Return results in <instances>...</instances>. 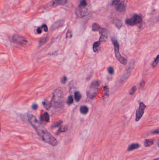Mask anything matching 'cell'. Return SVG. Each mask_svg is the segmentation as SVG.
Returning a JSON list of instances; mask_svg holds the SVG:
<instances>
[{"mask_svg":"<svg viewBox=\"0 0 159 160\" xmlns=\"http://www.w3.org/2000/svg\"><path fill=\"white\" fill-rule=\"evenodd\" d=\"M28 119L36 133L45 142L51 145L52 146H56L58 145L57 139L47 131L44 126L37 120L34 116L29 114L28 115Z\"/></svg>","mask_w":159,"mask_h":160,"instance_id":"cell-1","label":"cell"},{"mask_svg":"<svg viewBox=\"0 0 159 160\" xmlns=\"http://www.w3.org/2000/svg\"><path fill=\"white\" fill-rule=\"evenodd\" d=\"M52 102V104L56 108H59L63 105V94L61 88H59L55 90L53 95Z\"/></svg>","mask_w":159,"mask_h":160,"instance_id":"cell-2","label":"cell"},{"mask_svg":"<svg viewBox=\"0 0 159 160\" xmlns=\"http://www.w3.org/2000/svg\"><path fill=\"white\" fill-rule=\"evenodd\" d=\"M112 44L114 45V51H115V56L119 62L123 65H126L127 63V60L124 57H122L120 54L119 50V45L118 42L114 38H112Z\"/></svg>","mask_w":159,"mask_h":160,"instance_id":"cell-3","label":"cell"},{"mask_svg":"<svg viewBox=\"0 0 159 160\" xmlns=\"http://www.w3.org/2000/svg\"><path fill=\"white\" fill-rule=\"evenodd\" d=\"M99 82L98 81H95L91 84L89 90L87 92V95L89 98L93 99L95 96V92L99 86Z\"/></svg>","mask_w":159,"mask_h":160,"instance_id":"cell-4","label":"cell"},{"mask_svg":"<svg viewBox=\"0 0 159 160\" xmlns=\"http://www.w3.org/2000/svg\"><path fill=\"white\" fill-rule=\"evenodd\" d=\"M126 0H113L112 5L115 7L118 12L122 13L126 11V5L125 2Z\"/></svg>","mask_w":159,"mask_h":160,"instance_id":"cell-5","label":"cell"},{"mask_svg":"<svg viewBox=\"0 0 159 160\" xmlns=\"http://www.w3.org/2000/svg\"><path fill=\"white\" fill-rule=\"evenodd\" d=\"M12 41L13 42L15 43L16 44L23 46H26L29 42L27 38L16 35L13 36L12 37Z\"/></svg>","mask_w":159,"mask_h":160,"instance_id":"cell-6","label":"cell"},{"mask_svg":"<svg viewBox=\"0 0 159 160\" xmlns=\"http://www.w3.org/2000/svg\"><path fill=\"white\" fill-rule=\"evenodd\" d=\"M142 18L139 15H135L131 18L127 19L125 22L129 25H134L142 22Z\"/></svg>","mask_w":159,"mask_h":160,"instance_id":"cell-7","label":"cell"},{"mask_svg":"<svg viewBox=\"0 0 159 160\" xmlns=\"http://www.w3.org/2000/svg\"><path fill=\"white\" fill-rule=\"evenodd\" d=\"M146 108V106L145 104H144L143 103H140L139 108L137 109L136 112V121H139L141 119L143 115L144 110Z\"/></svg>","mask_w":159,"mask_h":160,"instance_id":"cell-8","label":"cell"},{"mask_svg":"<svg viewBox=\"0 0 159 160\" xmlns=\"http://www.w3.org/2000/svg\"><path fill=\"white\" fill-rule=\"evenodd\" d=\"M133 65H134V64L132 65H130L129 66V68L127 69L126 70V72L121 77V78L120 79V82L121 83H123L125 82L127 79L129 77V76H130V74L131 73V71H132V68H133Z\"/></svg>","mask_w":159,"mask_h":160,"instance_id":"cell-9","label":"cell"},{"mask_svg":"<svg viewBox=\"0 0 159 160\" xmlns=\"http://www.w3.org/2000/svg\"><path fill=\"white\" fill-rule=\"evenodd\" d=\"M67 3V0H54L53 2V6L57 7L60 5H64Z\"/></svg>","mask_w":159,"mask_h":160,"instance_id":"cell-10","label":"cell"},{"mask_svg":"<svg viewBox=\"0 0 159 160\" xmlns=\"http://www.w3.org/2000/svg\"><path fill=\"white\" fill-rule=\"evenodd\" d=\"M103 28L100 26L98 24L96 23H94L92 26V29H93V31L94 32H100L102 29Z\"/></svg>","mask_w":159,"mask_h":160,"instance_id":"cell-11","label":"cell"},{"mask_svg":"<svg viewBox=\"0 0 159 160\" xmlns=\"http://www.w3.org/2000/svg\"><path fill=\"white\" fill-rule=\"evenodd\" d=\"M140 147V145H139V144L138 143H134L130 145L129 146H128V149H127V150L129 151H132L134 150H135V149H137V148H139Z\"/></svg>","mask_w":159,"mask_h":160,"instance_id":"cell-12","label":"cell"},{"mask_svg":"<svg viewBox=\"0 0 159 160\" xmlns=\"http://www.w3.org/2000/svg\"><path fill=\"white\" fill-rule=\"evenodd\" d=\"M100 44L101 42L100 41L94 43L93 45V51L94 52H97L99 50Z\"/></svg>","mask_w":159,"mask_h":160,"instance_id":"cell-13","label":"cell"},{"mask_svg":"<svg viewBox=\"0 0 159 160\" xmlns=\"http://www.w3.org/2000/svg\"><path fill=\"white\" fill-rule=\"evenodd\" d=\"M43 104L44 106V108L46 110H50V108H51L52 106L51 103L48 101L47 100H45L43 102Z\"/></svg>","mask_w":159,"mask_h":160,"instance_id":"cell-14","label":"cell"},{"mask_svg":"<svg viewBox=\"0 0 159 160\" xmlns=\"http://www.w3.org/2000/svg\"><path fill=\"white\" fill-rule=\"evenodd\" d=\"M80 111L82 114H87L88 112V108L86 106H82L80 107Z\"/></svg>","mask_w":159,"mask_h":160,"instance_id":"cell-15","label":"cell"},{"mask_svg":"<svg viewBox=\"0 0 159 160\" xmlns=\"http://www.w3.org/2000/svg\"><path fill=\"white\" fill-rule=\"evenodd\" d=\"M42 119L43 120L46 122H49L50 121V116L47 112H45L43 115H42Z\"/></svg>","mask_w":159,"mask_h":160,"instance_id":"cell-16","label":"cell"},{"mask_svg":"<svg viewBox=\"0 0 159 160\" xmlns=\"http://www.w3.org/2000/svg\"><path fill=\"white\" fill-rule=\"evenodd\" d=\"M67 130V127L66 126H62L60 127L58 130V132L57 133V135H59L60 133H62V132H65Z\"/></svg>","mask_w":159,"mask_h":160,"instance_id":"cell-17","label":"cell"},{"mask_svg":"<svg viewBox=\"0 0 159 160\" xmlns=\"http://www.w3.org/2000/svg\"><path fill=\"white\" fill-rule=\"evenodd\" d=\"M74 97H75V100L77 102L79 101L81 98V94L79 92H75L74 93Z\"/></svg>","mask_w":159,"mask_h":160,"instance_id":"cell-18","label":"cell"},{"mask_svg":"<svg viewBox=\"0 0 159 160\" xmlns=\"http://www.w3.org/2000/svg\"><path fill=\"white\" fill-rule=\"evenodd\" d=\"M153 142L152 139H146L144 145L146 146H150L153 144Z\"/></svg>","mask_w":159,"mask_h":160,"instance_id":"cell-19","label":"cell"},{"mask_svg":"<svg viewBox=\"0 0 159 160\" xmlns=\"http://www.w3.org/2000/svg\"><path fill=\"white\" fill-rule=\"evenodd\" d=\"M158 62H159V55H158L157 57L155 58V60H154V61H153L152 64V66L153 67H156L157 64H158Z\"/></svg>","mask_w":159,"mask_h":160,"instance_id":"cell-20","label":"cell"},{"mask_svg":"<svg viewBox=\"0 0 159 160\" xmlns=\"http://www.w3.org/2000/svg\"><path fill=\"white\" fill-rule=\"evenodd\" d=\"M87 5V3L85 0H81L79 6H81V7H86Z\"/></svg>","mask_w":159,"mask_h":160,"instance_id":"cell-21","label":"cell"},{"mask_svg":"<svg viewBox=\"0 0 159 160\" xmlns=\"http://www.w3.org/2000/svg\"><path fill=\"white\" fill-rule=\"evenodd\" d=\"M73 103V99L72 98V96H69L68 98L67 101V103L68 105H70L72 104Z\"/></svg>","mask_w":159,"mask_h":160,"instance_id":"cell-22","label":"cell"},{"mask_svg":"<svg viewBox=\"0 0 159 160\" xmlns=\"http://www.w3.org/2000/svg\"><path fill=\"white\" fill-rule=\"evenodd\" d=\"M115 25L118 28H120L121 26H122V24H121V22L119 20H117V21H115Z\"/></svg>","mask_w":159,"mask_h":160,"instance_id":"cell-23","label":"cell"},{"mask_svg":"<svg viewBox=\"0 0 159 160\" xmlns=\"http://www.w3.org/2000/svg\"><path fill=\"white\" fill-rule=\"evenodd\" d=\"M136 91V86H134L132 87V89H131V91H130V94L133 95L134 94L135 92Z\"/></svg>","mask_w":159,"mask_h":160,"instance_id":"cell-24","label":"cell"},{"mask_svg":"<svg viewBox=\"0 0 159 160\" xmlns=\"http://www.w3.org/2000/svg\"><path fill=\"white\" fill-rule=\"evenodd\" d=\"M46 40H47L46 38H44V39H41V41H40V42H39V46H42V45H44L46 42Z\"/></svg>","mask_w":159,"mask_h":160,"instance_id":"cell-25","label":"cell"},{"mask_svg":"<svg viewBox=\"0 0 159 160\" xmlns=\"http://www.w3.org/2000/svg\"><path fill=\"white\" fill-rule=\"evenodd\" d=\"M72 37V33H71V31H70L69 30V31H68L67 33L66 36V37L67 38H71V37Z\"/></svg>","mask_w":159,"mask_h":160,"instance_id":"cell-26","label":"cell"},{"mask_svg":"<svg viewBox=\"0 0 159 160\" xmlns=\"http://www.w3.org/2000/svg\"><path fill=\"white\" fill-rule=\"evenodd\" d=\"M108 71L109 73L111 75H112L114 74V69L112 67H110L108 69Z\"/></svg>","mask_w":159,"mask_h":160,"instance_id":"cell-27","label":"cell"},{"mask_svg":"<svg viewBox=\"0 0 159 160\" xmlns=\"http://www.w3.org/2000/svg\"><path fill=\"white\" fill-rule=\"evenodd\" d=\"M67 77L66 76H63L61 79V83H62V84H65L66 82H67Z\"/></svg>","mask_w":159,"mask_h":160,"instance_id":"cell-28","label":"cell"},{"mask_svg":"<svg viewBox=\"0 0 159 160\" xmlns=\"http://www.w3.org/2000/svg\"><path fill=\"white\" fill-rule=\"evenodd\" d=\"M62 121H59L57 122V123H55L54 125H53V127H59L60 125H61L62 124Z\"/></svg>","mask_w":159,"mask_h":160,"instance_id":"cell-29","label":"cell"},{"mask_svg":"<svg viewBox=\"0 0 159 160\" xmlns=\"http://www.w3.org/2000/svg\"><path fill=\"white\" fill-rule=\"evenodd\" d=\"M43 29L44 30V32H47L48 31V27L46 25H43L41 26Z\"/></svg>","mask_w":159,"mask_h":160,"instance_id":"cell-30","label":"cell"},{"mask_svg":"<svg viewBox=\"0 0 159 160\" xmlns=\"http://www.w3.org/2000/svg\"><path fill=\"white\" fill-rule=\"evenodd\" d=\"M42 30H43V29H42V27H39L37 29L36 32H37V33L41 34L42 33Z\"/></svg>","mask_w":159,"mask_h":160,"instance_id":"cell-31","label":"cell"},{"mask_svg":"<svg viewBox=\"0 0 159 160\" xmlns=\"http://www.w3.org/2000/svg\"><path fill=\"white\" fill-rule=\"evenodd\" d=\"M32 107L33 109H34V110H37V108H38V105L35 103V104H33Z\"/></svg>","mask_w":159,"mask_h":160,"instance_id":"cell-32","label":"cell"},{"mask_svg":"<svg viewBox=\"0 0 159 160\" xmlns=\"http://www.w3.org/2000/svg\"><path fill=\"white\" fill-rule=\"evenodd\" d=\"M159 133V130H157L156 131H154L153 132V134H158Z\"/></svg>","mask_w":159,"mask_h":160,"instance_id":"cell-33","label":"cell"},{"mask_svg":"<svg viewBox=\"0 0 159 160\" xmlns=\"http://www.w3.org/2000/svg\"><path fill=\"white\" fill-rule=\"evenodd\" d=\"M0 131H1V123H0Z\"/></svg>","mask_w":159,"mask_h":160,"instance_id":"cell-34","label":"cell"},{"mask_svg":"<svg viewBox=\"0 0 159 160\" xmlns=\"http://www.w3.org/2000/svg\"><path fill=\"white\" fill-rule=\"evenodd\" d=\"M159 160V159H158H158H156V160Z\"/></svg>","mask_w":159,"mask_h":160,"instance_id":"cell-35","label":"cell"}]
</instances>
